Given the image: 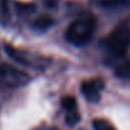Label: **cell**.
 <instances>
[{
	"label": "cell",
	"mask_w": 130,
	"mask_h": 130,
	"mask_svg": "<svg viewBox=\"0 0 130 130\" xmlns=\"http://www.w3.org/2000/svg\"><path fill=\"white\" fill-rule=\"evenodd\" d=\"M130 47V20L120 23L102 41V51L106 58H121Z\"/></svg>",
	"instance_id": "6da1fadb"
},
{
	"label": "cell",
	"mask_w": 130,
	"mask_h": 130,
	"mask_svg": "<svg viewBox=\"0 0 130 130\" xmlns=\"http://www.w3.org/2000/svg\"><path fill=\"white\" fill-rule=\"evenodd\" d=\"M95 25V18L91 14H84L67 28L66 39L73 45H85L93 34Z\"/></svg>",
	"instance_id": "7a4b0ae2"
},
{
	"label": "cell",
	"mask_w": 130,
	"mask_h": 130,
	"mask_svg": "<svg viewBox=\"0 0 130 130\" xmlns=\"http://www.w3.org/2000/svg\"><path fill=\"white\" fill-rule=\"evenodd\" d=\"M30 81L28 73L8 63H0V88L14 90L25 86Z\"/></svg>",
	"instance_id": "3957f363"
},
{
	"label": "cell",
	"mask_w": 130,
	"mask_h": 130,
	"mask_svg": "<svg viewBox=\"0 0 130 130\" xmlns=\"http://www.w3.org/2000/svg\"><path fill=\"white\" fill-rule=\"evenodd\" d=\"M5 51L6 53L14 58L15 61H18L19 63L24 64V66H30V67H43L47 64V61L44 58H39V57H36L25 51H19L17 48H13L11 45L9 44H5Z\"/></svg>",
	"instance_id": "277c9868"
},
{
	"label": "cell",
	"mask_w": 130,
	"mask_h": 130,
	"mask_svg": "<svg viewBox=\"0 0 130 130\" xmlns=\"http://www.w3.org/2000/svg\"><path fill=\"white\" fill-rule=\"evenodd\" d=\"M104 86H105L104 81L100 77H95V78H91V80H87L85 82H82L81 91H82V95L85 96L87 101L97 102V101H100Z\"/></svg>",
	"instance_id": "5b68a950"
},
{
	"label": "cell",
	"mask_w": 130,
	"mask_h": 130,
	"mask_svg": "<svg viewBox=\"0 0 130 130\" xmlns=\"http://www.w3.org/2000/svg\"><path fill=\"white\" fill-rule=\"evenodd\" d=\"M62 107L66 112V123L68 125H75L80 121V112L77 109V102L72 96L63 97Z\"/></svg>",
	"instance_id": "8992f818"
},
{
	"label": "cell",
	"mask_w": 130,
	"mask_h": 130,
	"mask_svg": "<svg viewBox=\"0 0 130 130\" xmlns=\"http://www.w3.org/2000/svg\"><path fill=\"white\" fill-rule=\"evenodd\" d=\"M115 73H116V76L120 77V78L130 80V59H126V61L121 62V63L116 67Z\"/></svg>",
	"instance_id": "52a82bcc"
},
{
	"label": "cell",
	"mask_w": 130,
	"mask_h": 130,
	"mask_svg": "<svg viewBox=\"0 0 130 130\" xmlns=\"http://www.w3.org/2000/svg\"><path fill=\"white\" fill-rule=\"evenodd\" d=\"M100 6L104 8H120V6H130V0H96Z\"/></svg>",
	"instance_id": "ba28073f"
},
{
	"label": "cell",
	"mask_w": 130,
	"mask_h": 130,
	"mask_svg": "<svg viewBox=\"0 0 130 130\" xmlns=\"http://www.w3.org/2000/svg\"><path fill=\"white\" fill-rule=\"evenodd\" d=\"M92 126L95 130H116L111 123L104 119H95L92 121Z\"/></svg>",
	"instance_id": "9c48e42d"
},
{
	"label": "cell",
	"mask_w": 130,
	"mask_h": 130,
	"mask_svg": "<svg viewBox=\"0 0 130 130\" xmlns=\"http://www.w3.org/2000/svg\"><path fill=\"white\" fill-rule=\"evenodd\" d=\"M51 24H52V19H51L49 17H42V18H39V19L34 23V27H36V28L45 29V28H48Z\"/></svg>",
	"instance_id": "30bf717a"
},
{
	"label": "cell",
	"mask_w": 130,
	"mask_h": 130,
	"mask_svg": "<svg viewBox=\"0 0 130 130\" xmlns=\"http://www.w3.org/2000/svg\"><path fill=\"white\" fill-rule=\"evenodd\" d=\"M33 130H56L54 128H37V129H33Z\"/></svg>",
	"instance_id": "8fae6325"
}]
</instances>
